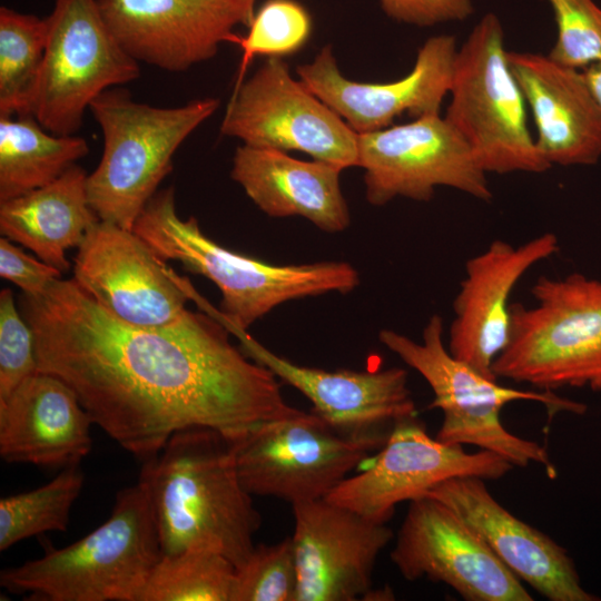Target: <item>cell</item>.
Instances as JSON below:
<instances>
[{
  "instance_id": "cell-1",
  "label": "cell",
  "mask_w": 601,
  "mask_h": 601,
  "mask_svg": "<svg viewBox=\"0 0 601 601\" xmlns=\"http://www.w3.org/2000/svg\"><path fill=\"white\" fill-rule=\"evenodd\" d=\"M38 368L67 383L93 424L142 462L175 433L211 428L233 440L293 415L279 380L229 338L216 312L188 311L161 327L127 324L75 280L23 294Z\"/></svg>"
},
{
  "instance_id": "cell-2",
  "label": "cell",
  "mask_w": 601,
  "mask_h": 601,
  "mask_svg": "<svg viewBox=\"0 0 601 601\" xmlns=\"http://www.w3.org/2000/svg\"><path fill=\"white\" fill-rule=\"evenodd\" d=\"M150 496L162 554L209 550L239 569L262 524L237 474L229 440L194 427L175 433L139 475Z\"/></svg>"
},
{
  "instance_id": "cell-3",
  "label": "cell",
  "mask_w": 601,
  "mask_h": 601,
  "mask_svg": "<svg viewBox=\"0 0 601 601\" xmlns=\"http://www.w3.org/2000/svg\"><path fill=\"white\" fill-rule=\"evenodd\" d=\"M134 231L164 260L210 279L221 292L220 312L228 329L246 331L287 300L337 292L359 284L348 263L274 265L234 253L207 237L197 219L178 216L175 188L157 191L137 218Z\"/></svg>"
},
{
  "instance_id": "cell-4",
  "label": "cell",
  "mask_w": 601,
  "mask_h": 601,
  "mask_svg": "<svg viewBox=\"0 0 601 601\" xmlns=\"http://www.w3.org/2000/svg\"><path fill=\"white\" fill-rule=\"evenodd\" d=\"M146 485L117 493L110 516L72 544L3 569L0 585L32 601H138L161 558Z\"/></svg>"
},
{
  "instance_id": "cell-5",
  "label": "cell",
  "mask_w": 601,
  "mask_h": 601,
  "mask_svg": "<svg viewBox=\"0 0 601 601\" xmlns=\"http://www.w3.org/2000/svg\"><path fill=\"white\" fill-rule=\"evenodd\" d=\"M218 106V99L204 98L155 107L134 100L122 87L99 95L89 111L101 129L104 148L87 177L89 203L99 219L132 230L171 171L179 146Z\"/></svg>"
},
{
  "instance_id": "cell-6",
  "label": "cell",
  "mask_w": 601,
  "mask_h": 601,
  "mask_svg": "<svg viewBox=\"0 0 601 601\" xmlns=\"http://www.w3.org/2000/svg\"><path fill=\"white\" fill-rule=\"evenodd\" d=\"M443 319L430 317L422 342L392 329H382L378 338L406 365L418 372L433 392L430 408L443 413L435 439L450 445H475L493 452L512 465H541L549 477L556 475L548 451L539 443L510 433L502 424V408L514 401L542 403L552 413L583 414L587 406L551 391H521L497 383L467 363L454 357L443 342Z\"/></svg>"
},
{
  "instance_id": "cell-7",
  "label": "cell",
  "mask_w": 601,
  "mask_h": 601,
  "mask_svg": "<svg viewBox=\"0 0 601 601\" xmlns=\"http://www.w3.org/2000/svg\"><path fill=\"white\" fill-rule=\"evenodd\" d=\"M535 304H511L510 338L493 374L543 391L601 390V279L573 273L541 276Z\"/></svg>"
},
{
  "instance_id": "cell-8",
  "label": "cell",
  "mask_w": 601,
  "mask_h": 601,
  "mask_svg": "<svg viewBox=\"0 0 601 601\" xmlns=\"http://www.w3.org/2000/svg\"><path fill=\"white\" fill-rule=\"evenodd\" d=\"M449 95L444 117L486 174H542L552 167L528 126L526 102L495 13H485L457 49Z\"/></svg>"
},
{
  "instance_id": "cell-9",
  "label": "cell",
  "mask_w": 601,
  "mask_h": 601,
  "mask_svg": "<svg viewBox=\"0 0 601 601\" xmlns=\"http://www.w3.org/2000/svg\"><path fill=\"white\" fill-rule=\"evenodd\" d=\"M244 487L293 504L326 497L386 441L345 436L314 412L260 422L229 440Z\"/></svg>"
},
{
  "instance_id": "cell-10",
  "label": "cell",
  "mask_w": 601,
  "mask_h": 601,
  "mask_svg": "<svg viewBox=\"0 0 601 601\" xmlns=\"http://www.w3.org/2000/svg\"><path fill=\"white\" fill-rule=\"evenodd\" d=\"M32 115L56 135H75L104 91L139 78V63L119 45L98 0H55Z\"/></svg>"
},
{
  "instance_id": "cell-11",
  "label": "cell",
  "mask_w": 601,
  "mask_h": 601,
  "mask_svg": "<svg viewBox=\"0 0 601 601\" xmlns=\"http://www.w3.org/2000/svg\"><path fill=\"white\" fill-rule=\"evenodd\" d=\"M220 132L252 147L302 151L341 170L358 166V134L279 57L235 87Z\"/></svg>"
},
{
  "instance_id": "cell-12",
  "label": "cell",
  "mask_w": 601,
  "mask_h": 601,
  "mask_svg": "<svg viewBox=\"0 0 601 601\" xmlns=\"http://www.w3.org/2000/svg\"><path fill=\"white\" fill-rule=\"evenodd\" d=\"M358 167L364 169L366 199L375 206L396 197L428 201L441 186L492 199L487 174L440 112L358 134Z\"/></svg>"
},
{
  "instance_id": "cell-13",
  "label": "cell",
  "mask_w": 601,
  "mask_h": 601,
  "mask_svg": "<svg viewBox=\"0 0 601 601\" xmlns=\"http://www.w3.org/2000/svg\"><path fill=\"white\" fill-rule=\"evenodd\" d=\"M513 465L485 450L464 451L431 437L417 416L396 423L374 462L347 476L325 499L366 519L387 523L398 503L423 496L453 477L497 480Z\"/></svg>"
},
{
  "instance_id": "cell-14",
  "label": "cell",
  "mask_w": 601,
  "mask_h": 601,
  "mask_svg": "<svg viewBox=\"0 0 601 601\" xmlns=\"http://www.w3.org/2000/svg\"><path fill=\"white\" fill-rule=\"evenodd\" d=\"M134 230L99 220L73 257V280L105 311L141 327L186 315L188 280L166 265Z\"/></svg>"
},
{
  "instance_id": "cell-15",
  "label": "cell",
  "mask_w": 601,
  "mask_h": 601,
  "mask_svg": "<svg viewBox=\"0 0 601 601\" xmlns=\"http://www.w3.org/2000/svg\"><path fill=\"white\" fill-rule=\"evenodd\" d=\"M391 560L405 580L443 582L467 601L533 600L479 533L431 496L410 502Z\"/></svg>"
},
{
  "instance_id": "cell-16",
  "label": "cell",
  "mask_w": 601,
  "mask_h": 601,
  "mask_svg": "<svg viewBox=\"0 0 601 601\" xmlns=\"http://www.w3.org/2000/svg\"><path fill=\"white\" fill-rule=\"evenodd\" d=\"M102 17L138 63L180 72L238 43V24L249 27L250 0H98Z\"/></svg>"
},
{
  "instance_id": "cell-17",
  "label": "cell",
  "mask_w": 601,
  "mask_h": 601,
  "mask_svg": "<svg viewBox=\"0 0 601 601\" xmlns=\"http://www.w3.org/2000/svg\"><path fill=\"white\" fill-rule=\"evenodd\" d=\"M292 508L295 601L362 600L373 588L374 566L392 530L325 497Z\"/></svg>"
},
{
  "instance_id": "cell-18",
  "label": "cell",
  "mask_w": 601,
  "mask_h": 601,
  "mask_svg": "<svg viewBox=\"0 0 601 601\" xmlns=\"http://www.w3.org/2000/svg\"><path fill=\"white\" fill-rule=\"evenodd\" d=\"M456 38L430 37L417 50L412 70L390 82H358L342 75L329 46L296 68L299 80L357 134L386 128L408 112L414 117L440 112L449 95Z\"/></svg>"
},
{
  "instance_id": "cell-19",
  "label": "cell",
  "mask_w": 601,
  "mask_h": 601,
  "mask_svg": "<svg viewBox=\"0 0 601 601\" xmlns=\"http://www.w3.org/2000/svg\"><path fill=\"white\" fill-rule=\"evenodd\" d=\"M244 353L304 394L313 412L341 434L386 441L400 421L416 416L407 372L324 371L295 364L263 346L246 331L231 328Z\"/></svg>"
},
{
  "instance_id": "cell-20",
  "label": "cell",
  "mask_w": 601,
  "mask_h": 601,
  "mask_svg": "<svg viewBox=\"0 0 601 601\" xmlns=\"http://www.w3.org/2000/svg\"><path fill=\"white\" fill-rule=\"evenodd\" d=\"M559 249L558 237L544 233L518 246L495 239L482 253L471 257L453 302L450 353L497 380L492 368L509 343L511 293L530 268Z\"/></svg>"
},
{
  "instance_id": "cell-21",
  "label": "cell",
  "mask_w": 601,
  "mask_h": 601,
  "mask_svg": "<svg viewBox=\"0 0 601 601\" xmlns=\"http://www.w3.org/2000/svg\"><path fill=\"white\" fill-rule=\"evenodd\" d=\"M484 481L475 476L453 477L424 495L453 509L519 580L546 599L600 600L583 588L568 551L510 513L492 496Z\"/></svg>"
},
{
  "instance_id": "cell-22",
  "label": "cell",
  "mask_w": 601,
  "mask_h": 601,
  "mask_svg": "<svg viewBox=\"0 0 601 601\" xmlns=\"http://www.w3.org/2000/svg\"><path fill=\"white\" fill-rule=\"evenodd\" d=\"M536 129L535 145L551 165L592 166L601 158V107L583 70L548 55L508 51Z\"/></svg>"
},
{
  "instance_id": "cell-23",
  "label": "cell",
  "mask_w": 601,
  "mask_h": 601,
  "mask_svg": "<svg viewBox=\"0 0 601 601\" xmlns=\"http://www.w3.org/2000/svg\"><path fill=\"white\" fill-rule=\"evenodd\" d=\"M91 424L73 390L39 371L0 400V456L46 467L79 465L92 446Z\"/></svg>"
},
{
  "instance_id": "cell-24",
  "label": "cell",
  "mask_w": 601,
  "mask_h": 601,
  "mask_svg": "<svg viewBox=\"0 0 601 601\" xmlns=\"http://www.w3.org/2000/svg\"><path fill=\"white\" fill-rule=\"evenodd\" d=\"M341 171L324 161L243 144L235 151L230 176L268 216H302L321 230L337 233L351 221Z\"/></svg>"
},
{
  "instance_id": "cell-25",
  "label": "cell",
  "mask_w": 601,
  "mask_h": 601,
  "mask_svg": "<svg viewBox=\"0 0 601 601\" xmlns=\"http://www.w3.org/2000/svg\"><path fill=\"white\" fill-rule=\"evenodd\" d=\"M88 174L73 165L55 181L0 201V233L32 250L40 260L68 270L66 252L78 248L99 221L89 203Z\"/></svg>"
},
{
  "instance_id": "cell-26",
  "label": "cell",
  "mask_w": 601,
  "mask_h": 601,
  "mask_svg": "<svg viewBox=\"0 0 601 601\" xmlns=\"http://www.w3.org/2000/svg\"><path fill=\"white\" fill-rule=\"evenodd\" d=\"M88 152L83 137L52 134L33 115L0 116V201L55 181Z\"/></svg>"
},
{
  "instance_id": "cell-27",
  "label": "cell",
  "mask_w": 601,
  "mask_h": 601,
  "mask_svg": "<svg viewBox=\"0 0 601 601\" xmlns=\"http://www.w3.org/2000/svg\"><path fill=\"white\" fill-rule=\"evenodd\" d=\"M47 33V19L0 8V116L32 115Z\"/></svg>"
},
{
  "instance_id": "cell-28",
  "label": "cell",
  "mask_w": 601,
  "mask_h": 601,
  "mask_svg": "<svg viewBox=\"0 0 601 601\" xmlns=\"http://www.w3.org/2000/svg\"><path fill=\"white\" fill-rule=\"evenodd\" d=\"M236 571L226 556L209 550L162 554L138 601H231Z\"/></svg>"
},
{
  "instance_id": "cell-29",
  "label": "cell",
  "mask_w": 601,
  "mask_h": 601,
  "mask_svg": "<svg viewBox=\"0 0 601 601\" xmlns=\"http://www.w3.org/2000/svg\"><path fill=\"white\" fill-rule=\"evenodd\" d=\"M82 486L83 473L72 465L37 489L1 497L0 551L48 531H66Z\"/></svg>"
},
{
  "instance_id": "cell-30",
  "label": "cell",
  "mask_w": 601,
  "mask_h": 601,
  "mask_svg": "<svg viewBox=\"0 0 601 601\" xmlns=\"http://www.w3.org/2000/svg\"><path fill=\"white\" fill-rule=\"evenodd\" d=\"M312 20L307 10L295 0H267L255 12L245 37H240V69L236 86L244 80L247 66L255 56L282 57L294 53L309 39ZM235 86V87H236Z\"/></svg>"
},
{
  "instance_id": "cell-31",
  "label": "cell",
  "mask_w": 601,
  "mask_h": 601,
  "mask_svg": "<svg viewBox=\"0 0 601 601\" xmlns=\"http://www.w3.org/2000/svg\"><path fill=\"white\" fill-rule=\"evenodd\" d=\"M297 569L290 536L257 544L236 571L231 601H295Z\"/></svg>"
},
{
  "instance_id": "cell-32",
  "label": "cell",
  "mask_w": 601,
  "mask_h": 601,
  "mask_svg": "<svg viewBox=\"0 0 601 601\" xmlns=\"http://www.w3.org/2000/svg\"><path fill=\"white\" fill-rule=\"evenodd\" d=\"M544 1L556 26V39L548 56L581 70L601 61V8L593 0Z\"/></svg>"
},
{
  "instance_id": "cell-33",
  "label": "cell",
  "mask_w": 601,
  "mask_h": 601,
  "mask_svg": "<svg viewBox=\"0 0 601 601\" xmlns=\"http://www.w3.org/2000/svg\"><path fill=\"white\" fill-rule=\"evenodd\" d=\"M39 372L35 336L11 289L0 292V400Z\"/></svg>"
},
{
  "instance_id": "cell-34",
  "label": "cell",
  "mask_w": 601,
  "mask_h": 601,
  "mask_svg": "<svg viewBox=\"0 0 601 601\" xmlns=\"http://www.w3.org/2000/svg\"><path fill=\"white\" fill-rule=\"evenodd\" d=\"M380 4L388 18L417 27L464 21L474 13L472 0H380Z\"/></svg>"
},
{
  "instance_id": "cell-35",
  "label": "cell",
  "mask_w": 601,
  "mask_h": 601,
  "mask_svg": "<svg viewBox=\"0 0 601 601\" xmlns=\"http://www.w3.org/2000/svg\"><path fill=\"white\" fill-rule=\"evenodd\" d=\"M58 268L27 255L10 239H0V276L21 288L23 294L39 296L59 279Z\"/></svg>"
},
{
  "instance_id": "cell-36",
  "label": "cell",
  "mask_w": 601,
  "mask_h": 601,
  "mask_svg": "<svg viewBox=\"0 0 601 601\" xmlns=\"http://www.w3.org/2000/svg\"><path fill=\"white\" fill-rule=\"evenodd\" d=\"M582 70L595 100L601 107V61L594 62Z\"/></svg>"
},
{
  "instance_id": "cell-37",
  "label": "cell",
  "mask_w": 601,
  "mask_h": 601,
  "mask_svg": "<svg viewBox=\"0 0 601 601\" xmlns=\"http://www.w3.org/2000/svg\"><path fill=\"white\" fill-rule=\"evenodd\" d=\"M252 1L256 2V0H252Z\"/></svg>"
}]
</instances>
